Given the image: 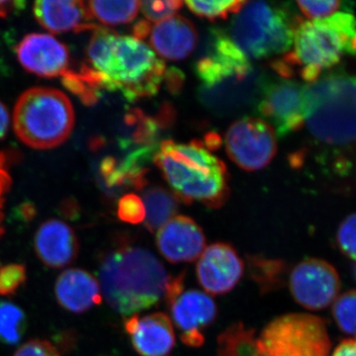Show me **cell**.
Wrapping results in <instances>:
<instances>
[{"instance_id": "cell-30", "label": "cell", "mask_w": 356, "mask_h": 356, "mask_svg": "<svg viewBox=\"0 0 356 356\" xmlns=\"http://www.w3.org/2000/svg\"><path fill=\"white\" fill-rule=\"evenodd\" d=\"M117 215L122 222L132 225L140 224L146 218L144 202L136 194H126L118 201Z\"/></svg>"}, {"instance_id": "cell-37", "label": "cell", "mask_w": 356, "mask_h": 356, "mask_svg": "<svg viewBox=\"0 0 356 356\" xmlns=\"http://www.w3.org/2000/svg\"><path fill=\"white\" fill-rule=\"evenodd\" d=\"M332 356H356V337L341 341L334 348Z\"/></svg>"}, {"instance_id": "cell-9", "label": "cell", "mask_w": 356, "mask_h": 356, "mask_svg": "<svg viewBox=\"0 0 356 356\" xmlns=\"http://www.w3.org/2000/svg\"><path fill=\"white\" fill-rule=\"evenodd\" d=\"M226 149L229 159L248 172L269 165L277 152L273 126L262 119L243 117L229 126L226 134Z\"/></svg>"}, {"instance_id": "cell-41", "label": "cell", "mask_w": 356, "mask_h": 356, "mask_svg": "<svg viewBox=\"0 0 356 356\" xmlns=\"http://www.w3.org/2000/svg\"><path fill=\"white\" fill-rule=\"evenodd\" d=\"M204 146L208 151H214V149H219L222 145V139L218 134L210 133L205 137V143H203Z\"/></svg>"}, {"instance_id": "cell-42", "label": "cell", "mask_w": 356, "mask_h": 356, "mask_svg": "<svg viewBox=\"0 0 356 356\" xmlns=\"http://www.w3.org/2000/svg\"><path fill=\"white\" fill-rule=\"evenodd\" d=\"M2 221H3V211L0 209V238H1L4 234V228L3 226H2Z\"/></svg>"}, {"instance_id": "cell-25", "label": "cell", "mask_w": 356, "mask_h": 356, "mask_svg": "<svg viewBox=\"0 0 356 356\" xmlns=\"http://www.w3.org/2000/svg\"><path fill=\"white\" fill-rule=\"evenodd\" d=\"M25 312L10 302H0V343L6 346L19 343L27 330Z\"/></svg>"}, {"instance_id": "cell-11", "label": "cell", "mask_w": 356, "mask_h": 356, "mask_svg": "<svg viewBox=\"0 0 356 356\" xmlns=\"http://www.w3.org/2000/svg\"><path fill=\"white\" fill-rule=\"evenodd\" d=\"M257 110L280 137L296 132L305 124L304 86L291 79L264 81Z\"/></svg>"}, {"instance_id": "cell-23", "label": "cell", "mask_w": 356, "mask_h": 356, "mask_svg": "<svg viewBox=\"0 0 356 356\" xmlns=\"http://www.w3.org/2000/svg\"><path fill=\"white\" fill-rule=\"evenodd\" d=\"M247 259L248 274L261 293L276 291L284 285L286 262L262 255H248Z\"/></svg>"}, {"instance_id": "cell-32", "label": "cell", "mask_w": 356, "mask_h": 356, "mask_svg": "<svg viewBox=\"0 0 356 356\" xmlns=\"http://www.w3.org/2000/svg\"><path fill=\"white\" fill-rule=\"evenodd\" d=\"M184 6V2L179 0H168V1H146L140 2V9L146 18L152 22L165 19L177 13Z\"/></svg>"}, {"instance_id": "cell-18", "label": "cell", "mask_w": 356, "mask_h": 356, "mask_svg": "<svg viewBox=\"0 0 356 356\" xmlns=\"http://www.w3.org/2000/svg\"><path fill=\"white\" fill-rule=\"evenodd\" d=\"M58 305L70 313L81 314L102 302L99 282L81 268H70L58 275L55 284Z\"/></svg>"}, {"instance_id": "cell-24", "label": "cell", "mask_w": 356, "mask_h": 356, "mask_svg": "<svg viewBox=\"0 0 356 356\" xmlns=\"http://www.w3.org/2000/svg\"><path fill=\"white\" fill-rule=\"evenodd\" d=\"M92 18L104 25H122L132 22L140 8V1L86 2Z\"/></svg>"}, {"instance_id": "cell-28", "label": "cell", "mask_w": 356, "mask_h": 356, "mask_svg": "<svg viewBox=\"0 0 356 356\" xmlns=\"http://www.w3.org/2000/svg\"><path fill=\"white\" fill-rule=\"evenodd\" d=\"M27 280L26 267L20 264L0 266V296L15 295Z\"/></svg>"}, {"instance_id": "cell-17", "label": "cell", "mask_w": 356, "mask_h": 356, "mask_svg": "<svg viewBox=\"0 0 356 356\" xmlns=\"http://www.w3.org/2000/svg\"><path fill=\"white\" fill-rule=\"evenodd\" d=\"M34 250L40 261L50 268H63L74 262L79 243L69 225L57 219L44 222L34 236Z\"/></svg>"}, {"instance_id": "cell-4", "label": "cell", "mask_w": 356, "mask_h": 356, "mask_svg": "<svg viewBox=\"0 0 356 356\" xmlns=\"http://www.w3.org/2000/svg\"><path fill=\"white\" fill-rule=\"evenodd\" d=\"M294 51L287 53L300 76L309 83L341 62L346 55L356 54V17L339 11L324 19L305 21L298 17L293 36Z\"/></svg>"}, {"instance_id": "cell-1", "label": "cell", "mask_w": 356, "mask_h": 356, "mask_svg": "<svg viewBox=\"0 0 356 356\" xmlns=\"http://www.w3.org/2000/svg\"><path fill=\"white\" fill-rule=\"evenodd\" d=\"M172 276L146 248L121 243L102 254L98 282L115 312L131 317L165 298Z\"/></svg>"}, {"instance_id": "cell-13", "label": "cell", "mask_w": 356, "mask_h": 356, "mask_svg": "<svg viewBox=\"0 0 356 356\" xmlns=\"http://www.w3.org/2000/svg\"><path fill=\"white\" fill-rule=\"evenodd\" d=\"M245 264L233 245L215 243L204 250L196 264L199 284L211 295L231 292L242 280Z\"/></svg>"}, {"instance_id": "cell-21", "label": "cell", "mask_w": 356, "mask_h": 356, "mask_svg": "<svg viewBox=\"0 0 356 356\" xmlns=\"http://www.w3.org/2000/svg\"><path fill=\"white\" fill-rule=\"evenodd\" d=\"M143 202L146 209L145 227L149 233H156L177 216L179 208V200L175 194L161 186L145 191Z\"/></svg>"}, {"instance_id": "cell-5", "label": "cell", "mask_w": 356, "mask_h": 356, "mask_svg": "<svg viewBox=\"0 0 356 356\" xmlns=\"http://www.w3.org/2000/svg\"><path fill=\"white\" fill-rule=\"evenodd\" d=\"M76 116L70 98L58 89L33 88L18 98L13 112L16 135L28 147L49 149L69 139Z\"/></svg>"}, {"instance_id": "cell-20", "label": "cell", "mask_w": 356, "mask_h": 356, "mask_svg": "<svg viewBox=\"0 0 356 356\" xmlns=\"http://www.w3.org/2000/svg\"><path fill=\"white\" fill-rule=\"evenodd\" d=\"M198 35L191 21L181 15L158 23L151 31L149 44L161 57L181 60L196 48Z\"/></svg>"}, {"instance_id": "cell-27", "label": "cell", "mask_w": 356, "mask_h": 356, "mask_svg": "<svg viewBox=\"0 0 356 356\" xmlns=\"http://www.w3.org/2000/svg\"><path fill=\"white\" fill-rule=\"evenodd\" d=\"M245 2L242 0H221V1H186L187 7L195 15L206 19L215 21L226 19L229 14L238 13Z\"/></svg>"}, {"instance_id": "cell-38", "label": "cell", "mask_w": 356, "mask_h": 356, "mask_svg": "<svg viewBox=\"0 0 356 356\" xmlns=\"http://www.w3.org/2000/svg\"><path fill=\"white\" fill-rule=\"evenodd\" d=\"M152 26L149 21L140 20L139 22L136 23L133 27L134 38L140 40L146 39L149 34H151Z\"/></svg>"}, {"instance_id": "cell-12", "label": "cell", "mask_w": 356, "mask_h": 356, "mask_svg": "<svg viewBox=\"0 0 356 356\" xmlns=\"http://www.w3.org/2000/svg\"><path fill=\"white\" fill-rule=\"evenodd\" d=\"M166 304L182 343L191 348L202 346L205 343L204 331L217 318L218 308L212 297L195 289L184 290Z\"/></svg>"}, {"instance_id": "cell-2", "label": "cell", "mask_w": 356, "mask_h": 356, "mask_svg": "<svg viewBox=\"0 0 356 356\" xmlns=\"http://www.w3.org/2000/svg\"><path fill=\"white\" fill-rule=\"evenodd\" d=\"M154 161L178 200L186 205L199 202L217 209L228 200L227 166L200 140L177 144L166 140L159 145Z\"/></svg>"}, {"instance_id": "cell-40", "label": "cell", "mask_w": 356, "mask_h": 356, "mask_svg": "<svg viewBox=\"0 0 356 356\" xmlns=\"http://www.w3.org/2000/svg\"><path fill=\"white\" fill-rule=\"evenodd\" d=\"M9 123H10V117L6 105L0 102V140L6 137L7 131H8Z\"/></svg>"}, {"instance_id": "cell-10", "label": "cell", "mask_w": 356, "mask_h": 356, "mask_svg": "<svg viewBox=\"0 0 356 356\" xmlns=\"http://www.w3.org/2000/svg\"><path fill=\"white\" fill-rule=\"evenodd\" d=\"M289 289L300 306L310 311L324 310L339 297L341 277L329 262L309 257L292 269Z\"/></svg>"}, {"instance_id": "cell-22", "label": "cell", "mask_w": 356, "mask_h": 356, "mask_svg": "<svg viewBox=\"0 0 356 356\" xmlns=\"http://www.w3.org/2000/svg\"><path fill=\"white\" fill-rule=\"evenodd\" d=\"M218 356H261L254 330L243 323L227 327L217 339Z\"/></svg>"}, {"instance_id": "cell-3", "label": "cell", "mask_w": 356, "mask_h": 356, "mask_svg": "<svg viewBox=\"0 0 356 356\" xmlns=\"http://www.w3.org/2000/svg\"><path fill=\"white\" fill-rule=\"evenodd\" d=\"M305 123L321 144L348 149L356 144V76L330 72L304 86Z\"/></svg>"}, {"instance_id": "cell-39", "label": "cell", "mask_w": 356, "mask_h": 356, "mask_svg": "<svg viewBox=\"0 0 356 356\" xmlns=\"http://www.w3.org/2000/svg\"><path fill=\"white\" fill-rule=\"evenodd\" d=\"M25 2L23 1H0V18H6L13 11L24 8Z\"/></svg>"}, {"instance_id": "cell-15", "label": "cell", "mask_w": 356, "mask_h": 356, "mask_svg": "<svg viewBox=\"0 0 356 356\" xmlns=\"http://www.w3.org/2000/svg\"><path fill=\"white\" fill-rule=\"evenodd\" d=\"M159 254L170 264L193 262L206 248L202 228L191 217L175 216L156 234Z\"/></svg>"}, {"instance_id": "cell-29", "label": "cell", "mask_w": 356, "mask_h": 356, "mask_svg": "<svg viewBox=\"0 0 356 356\" xmlns=\"http://www.w3.org/2000/svg\"><path fill=\"white\" fill-rule=\"evenodd\" d=\"M62 83L67 90L79 96L83 104L90 106L99 99L100 91L89 86L77 72L67 70L62 76Z\"/></svg>"}, {"instance_id": "cell-14", "label": "cell", "mask_w": 356, "mask_h": 356, "mask_svg": "<svg viewBox=\"0 0 356 356\" xmlns=\"http://www.w3.org/2000/svg\"><path fill=\"white\" fill-rule=\"evenodd\" d=\"M16 55L21 65L36 76H62L69 70V49L51 35H27L16 47Z\"/></svg>"}, {"instance_id": "cell-16", "label": "cell", "mask_w": 356, "mask_h": 356, "mask_svg": "<svg viewBox=\"0 0 356 356\" xmlns=\"http://www.w3.org/2000/svg\"><path fill=\"white\" fill-rule=\"evenodd\" d=\"M134 350L140 356H166L175 346L172 320L163 312L140 317L133 315L124 321Z\"/></svg>"}, {"instance_id": "cell-36", "label": "cell", "mask_w": 356, "mask_h": 356, "mask_svg": "<svg viewBox=\"0 0 356 356\" xmlns=\"http://www.w3.org/2000/svg\"><path fill=\"white\" fill-rule=\"evenodd\" d=\"M166 84H168V90L172 93H177L182 88L184 81V76L181 70L177 67H170L166 70L165 74Z\"/></svg>"}, {"instance_id": "cell-26", "label": "cell", "mask_w": 356, "mask_h": 356, "mask_svg": "<svg viewBox=\"0 0 356 356\" xmlns=\"http://www.w3.org/2000/svg\"><path fill=\"white\" fill-rule=\"evenodd\" d=\"M332 314L341 332L356 337V289L337 297Z\"/></svg>"}, {"instance_id": "cell-35", "label": "cell", "mask_w": 356, "mask_h": 356, "mask_svg": "<svg viewBox=\"0 0 356 356\" xmlns=\"http://www.w3.org/2000/svg\"><path fill=\"white\" fill-rule=\"evenodd\" d=\"M7 156L0 152V209H3L4 194L10 188L11 177L6 170Z\"/></svg>"}, {"instance_id": "cell-43", "label": "cell", "mask_w": 356, "mask_h": 356, "mask_svg": "<svg viewBox=\"0 0 356 356\" xmlns=\"http://www.w3.org/2000/svg\"><path fill=\"white\" fill-rule=\"evenodd\" d=\"M353 277H355V280H356V261L355 262V264L353 266Z\"/></svg>"}, {"instance_id": "cell-7", "label": "cell", "mask_w": 356, "mask_h": 356, "mask_svg": "<svg viewBox=\"0 0 356 356\" xmlns=\"http://www.w3.org/2000/svg\"><path fill=\"white\" fill-rule=\"evenodd\" d=\"M165 63L147 44L116 34L103 76L104 89L120 91L130 102L159 92L165 79Z\"/></svg>"}, {"instance_id": "cell-6", "label": "cell", "mask_w": 356, "mask_h": 356, "mask_svg": "<svg viewBox=\"0 0 356 356\" xmlns=\"http://www.w3.org/2000/svg\"><path fill=\"white\" fill-rule=\"evenodd\" d=\"M298 16L266 1H247L229 27V39L250 60L287 54Z\"/></svg>"}, {"instance_id": "cell-33", "label": "cell", "mask_w": 356, "mask_h": 356, "mask_svg": "<svg viewBox=\"0 0 356 356\" xmlns=\"http://www.w3.org/2000/svg\"><path fill=\"white\" fill-rule=\"evenodd\" d=\"M296 3L307 18L318 20L334 15L343 6V2L330 0V1H297Z\"/></svg>"}, {"instance_id": "cell-31", "label": "cell", "mask_w": 356, "mask_h": 356, "mask_svg": "<svg viewBox=\"0 0 356 356\" xmlns=\"http://www.w3.org/2000/svg\"><path fill=\"white\" fill-rule=\"evenodd\" d=\"M337 245L341 254L356 261V213L350 215L339 225Z\"/></svg>"}, {"instance_id": "cell-34", "label": "cell", "mask_w": 356, "mask_h": 356, "mask_svg": "<svg viewBox=\"0 0 356 356\" xmlns=\"http://www.w3.org/2000/svg\"><path fill=\"white\" fill-rule=\"evenodd\" d=\"M13 356H60V355L50 341L32 339L21 346Z\"/></svg>"}, {"instance_id": "cell-8", "label": "cell", "mask_w": 356, "mask_h": 356, "mask_svg": "<svg viewBox=\"0 0 356 356\" xmlns=\"http://www.w3.org/2000/svg\"><path fill=\"white\" fill-rule=\"evenodd\" d=\"M261 356H330L331 339L323 318L291 313L271 321L257 339Z\"/></svg>"}, {"instance_id": "cell-19", "label": "cell", "mask_w": 356, "mask_h": 356, "mask_svg": "<svg viewBox=\"0 0 356 356\" xmlns=\"http://www.w3.org/2000/svg\"><path fill=\"white\" fill-rule=\"evenodd\" d=\"M33 13L40 25L53 34L72 30L76 33L88 32L93 24L88 3L83 1H36Z\"/></svg>"}]
</instances>
